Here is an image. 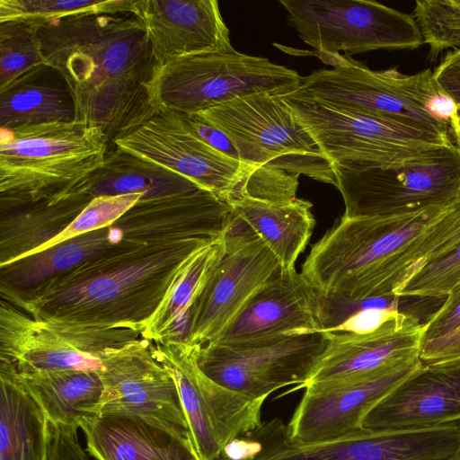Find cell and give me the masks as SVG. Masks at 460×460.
Here are the masks:
<instances>
[{"label": "cell", "mask_w": 460, "mask_h": 460, "mask_svg": "<svg viewBox=\"0 0 460 460\" xmlns=\"http://www.w3.org/2000/svg\"><path fill=\"white\" fill-rule=\"evenodd\" d=\"M420 359L423 363L460 359V326L442 337L423 342Z\"/></svg>", "instance_id": "60d3db41"}, {"label": "cell", "mask_w": 460, "mask_h": 460, "mask_svg": "<svg viewBox=\"0 0 460 460\" xmlns=\"http://www.w3.org/2000/svg\"><path fill=\"white\" fill-rule=\"evenodd\" d=\"M135 0H0V23L22 22L42 25L91 13H132Z\"/></svg>", "instance_id": "d6a6232c"}, {"label": "cell", "mask_w": 460, "mask_h": 460, "mask_svg": "<svg viewBox=\"0 0 460 460\" xmlns=\"http://www.w3.org/2000/svg\"><path fill=\"white\" fill-rule=\"evenodd\" d=\"M0 460H48L49 421L14 370L0 364Z\"/></svg>", "instance_id": "f546056e"}, {"label": "cell", "mask_w": 460, "mask_h": 460, "mask_svg": "<svg viewBox=\"0 0 460 460\" xmlns=\"http://www.w3.org/2000/svg\"><path fill=\"white\" fill-rule=\"evenodd\" d=\"M123 240L120 230L111 225L0 266L1 299L25 294Z\"/></svg>", "instance_id": "484cf974"}, {"label": "cell", "mask_w": 460, "mask_h": 460, "mask_svg": "<svg viewBox=\"0 0 460 460\" xmlns=\"http://www.w3.org/2000/svg\"><path fill=\"white\" fill-rule=\"evenodd\" d=\"M198 189L201 188L188 178L114 146L103 165L75 190L93 198L141 194L145 199Z\"/></svg>", "instance_id": "4dcf8cb0"}, {"label": "cell", "mask_w": 460, "mask_h": 460, "mask_svg": "<svg viewBox=\"0 0 460 460\" xmlns=\"http://www.w3.org/2000/svg\"><path fill=\"white\" fill-rule=\"evenodd\" d=\"M186 116L192 128L204 141L221 153L239 160L234 146L223 132L207 123L197 115L186 114Z\"/></svg>", "instance_id": "b9f144b4"}, {"label": "cell", "mask_w": 460, "mask_h": 460, "mask_svg": "<svg viewBox=\"0 0 460 460\" xmlns=\"http://www.w3.org/2000/svg\"><path fill=\"white\" fill-rule=\"evenodd\" d=\"M100 358L104 386L101 414L139 418L193 447L176 384L153 356L148 340L140 337L108 348L100 354Z\"/></svg>", "instance_id": "5bb4252c"}, {"label": "cell", "mask_w": 460, "mask_h": 460, "mask_svg": "<svg viewBox=\"0 0 460 460\" xmlns=\"http://www.w3.org/2000/svg\"><path fill=\"white\" fill-rule=\"evenodd\" d=\"M412 15L430 60L448 49H460V0H417Z\"/></svg>", "instance_id": "e575fe53"}, {"label": "cell", "mask_w": 460, "mask_h": 460, "mask_svg": "<svg viewBox=\"0 0 460 460\" xmlns=\"http://www.w3.org/2000/svg\"><path fill=\"white\" fill-rule=\"evenodd\" d=\"M75 120L71 91L49 65L30 70L0 90V128Z\"/></svg>", "instance_id": "f1b7e54d"}, {"label": "cell", "mask_w": 460, "mask_h": 460, "mask_svg": "<svg viewBox=\"0 0 460 460\" xmlns=\"http://www.w3.org/2000/svg\"><path fill=\"white\" fill-rule=\"evenodd\" d=\"M0 211L73 192L109 151L101 127L75 120L0 128Z\"/></svg>", "instance_id": "277c9868"}, {"label": "cell", "mask_w": 460, "mask_h": 460, "mask_svg": "<svg viewBox=\"0 0 460 460\" xmlns=\"http://www.w3.org/2000/svg\"><path fill=\"white\" fill-rule=\"evenodd\" d=\"M323 332L326 348L300 389L362 380L420 359L424 324L414 315L392 308L370 331Z\"/></svg>", "instance_id": "e0dca14e"}, {"label": "cell", "mask_w": 460, "mask_h": 460, "mask_svg": "<svg viewBox=\"0 0 460 460\" xmlns=\"http://www.w3.org/2000/svg\"><path fill=\"white\" fill-rule=\"evenodd\" d=\"M432 77L438 89L460 110V49L447 52Z\"/></svg>", "instance_id": "ab89813d"}, {"label": "cell", "mask_w": 460, "mask_h": 460, "mask_svg": "<svg viewBox=\"0 0 460 460\" xmlns=\"http://www.w3.org/2000/svg\"><path fill=\"white\" fill-rule=\"evenodd\" d=\"M14 372L49 423L79 429L84 420L101 414L104 386L100 371Z\"/></svg>", "instance_id": "83f0119b"}, {"label": "cell", "mask_w": 460, "mask_h": 460, "mask_svg": "<svg viewBox=\"0 0 460 460\" xmlns=\"http://www.w3.org/2000/svg\"><path fill=\"white\" fill-rule=\"evenodd\" d=\"M0 364L19 374L103 370L85 330L35 319L4 299L0 303Z\"/></svg>", "instance_id": "d6986e66"}, {"label": "cell", "mask_w": 460, "mask_h": 460, "mask_svg": "<svg viewBox=\"0 0 460 460\" xmlns=\"http://www.w3.org/2000/svg\"><path fill=\"white\" fill-rule=\"evenodd\" d=\"M227 234L196 255L170 296L145 327L142 338L150 341H182L190 307L226 254Z\"/></svg>", "instance_id": "1f68e13d"}, {"label": "cell", "mask_w": 460, "mask_h": 460, "mask_svg": "<svg viewBox=\"0 0 460 460\" xmlns=\"http://www.w3.org/2000/svg\"><path fill=\"white\" fill-rule=\"evenodd\" d=\"M48 65L66 80L75 120L102 128L110 144L159 111L160 70L147 33L132 13H91L40 26Z\"/></svg>", "instance_id": "6da1fadb"}, {"label": "cell", "mask_w": 460, "mask_h": 460, "mask_svg": "<svg viewBox=\"0 0 460 460\" xmlns=\"http://www.w3.org/2000/svg\"><path fill=\"white\" fill-rule=\"evenodd\" d=\"M302 82L295 70L234 49L184 56L164 64L157 75L155 98L160 109L194 115L255 93L287 95Z\"/></svg>", "instance_id": "9c48e42d"}, {"label": "cell", "mask_w": 460, "mask_h": 460, "mask_svg": "<svg viewBox=\"0 0 460 460\" xmlns=\"http://www.w3.org/2000/svg\"><path fill=\"white\" fill-rule=\"evenodd\" d=\"M226 200L196 190L153 199H139L112 225L123 238L137 243L190 239L217 240L237 224Z\"/></svg>", "instance_id": "ffe728a7"}, {"label": "cell", "mask_w": 460, "mask_h": 460, "mask_svg": "<svg viewBox=\"0 0 460 460\" xmlns=\"http://www.w3.org/2000/svg\"><path fill=\"white\" fill-rule=\"evenodd\" d=\"M39 28L22 22L0 23V90L30 70L48 65L38 36Z\"/></svg>", "instance_id": "836d02e7"}, {"label": "cell", "mask_w": 460, "mask_h": 460, "mask_svg": "<svg viewBox=\"0 0 460 460\" xmlns=\"http://www.w3.org/2000/svg\"><path fill=\"white\" fill-rule=\"evenodd\" d=\"M450 460H460V450L458 451V453L454 456L452 457Z\"/></svg>", "instance_id": "ee69618b"}, {"label": "cell", "mask_w": 460, "mask_h": 460, "mask_svg": "<svg viewBox=\"0 0 460 460\" xmlns=\"http://www.w3.org/2000/svg\"><path fill=\"white\" fill-rule=\"evenodd\" d=\"M460 421V359L421 363L365 417L367 430H409Z\"/></svg>", "instance_id": "44dd1931"}, {"label": "cell", "mask_w": 460, "mask_h": 460, "mask_svg": "<svg viewBox=\"0 0 460 460\" xmlns=\"http://www.w3.org/2000/svg\"><path fill=\"white\" fill-rule=\"evenodd\" d=\"M237 224L226 235L225 256L190 307L182 338L189 345L214 341L280 270L262 241L249 229L235 230Z\"/></svg>", "instance_id": "2e32d148"}, {"label": "cell", "mask_w": 460, "mask_h": 460, "mask_svg": "<svg viewBox=\"0 0 460 460\" xmlns=\"http://www.w3.org/2000/svg\"><path fill=\"white\" fill-rule=\"evenodd\" d=\"M227 202L236 218L276 256L281 271L296 270L315 225L310 201L261 199L234 191Z\"/></svg>", "instance_id": "d4e9b609"}, {"label": "cell", "mask_w": 460, "mask_h": 460, "mask_svg": "<svg viewBox=\"0 0 460 460\" xmlns=\"http://www.w3.org/2000/svg\"><path fill=\"white\" fill-rule=\"evenodd\" d=\"M447 206L385 217L342 216L313 245L300 273L331 300L396 297L408 254Z\"/></svg>", "instance_id": "3957f363"}, {"label": "cell", "mask_w": 460, "mask_h": 460, "mask_svg": "<svg viewBox=\"0 0 460 460\" xmlns=\"http://www.w3.org/2000/svg\"><path fill=\"white\" fill-rule=\"evenodd\" d=\"M301 40L326 62L339 55L415 49L424 44L408 14L370 0H279Z\"/></svg>", "instance_id": "8fae6325"}, {"label": "cell", "mask_w": 460, "mask_h": 460, "mask_svg": "<svg viewBox=\"0 0 460 460\" xmlns=\"http://www.w3.org/2000/svg\"><path fill=\"white\" fill-rule=\"evenodd\" d=\"M80 429L97 460H199L190 444L137 417L99 414Z\"/></svg>", "instance_id": "cb8c5ba5"}, {"label": "cell", "mask_w": 460, "mask_h": 460, "mask_svg": "<svg viewBox=\"0 0 460 460\" xmlns=\"http://www.w3.org/2000/svg\"><path fill=\"white\" fill-rule=\"evenodd\" d=\"M141 197V194H121L93 198L63 232L37 252L75 236L111 226L133 207Z\"/></svg>", "instance_id": "8d00e7d4"}, {"label": "cell", "mask_w": 460, "mask_h": 460, "mask_svg": "<svg viewBox=\"0 0 460 460\" xmlns=\"http://www.w3.org/2000/svg\"><path fill=\"white\" fill-rule=\"evenodd\" d=\"M423 324L422 343L442 337L459 327L460 288L447 296L440 307Z\"/></svg>", "instance_id": "74e56055"}, {"label": "cell", "mask_w": 460, "mask_h": 460, "mask_svg": "<svg viewBox=\"0 0 460 460\" xmlns=\"http://www.w3.org/2000/svg\"><path fill=\"white\" fill-rule=\"evenodd\" d=\"M112 145L166 167L226 201L254 170L204 141L186 114L163 108Z\"/></svg>", "instance_id": "9a60e30c"}, {"label": "cell", "mask_w": 460, "mask_h": 460, "mask_svg": "<svg viewBox=\"0 0 460 460\" xmlns=\"http://www.w3.org/2000/svg\"><path fill=\"white\" fill-rule=\"evenodd\" d=\"M323 329L322 296L296 270H279L210 342H244Z\"/></svg>", "instance_id": "7402d4cb"}, {"label": "cell", "mask_w": 460, "mask_h": 460, "mask_svg": "<svg viewBox=\"0 0 460 460\" xmlns=\"http://www.w3.org/2000/svg\"><path fill=\"white\" fill-rule=\"evenodd\" d=\"M460 450V421L409 430H367L319 442H295L280 419L230 444L217 460H450Z\"/></svg>", "instance_id": "ba28073f"}, {"label": "cell", "mask_w": 460, "mask_h": 460, "mask_svg": "<svg viewBox=\"0 0 460 460\" xmlns=\"http://www.w3.org/2000/svg\"><path fill=\"white\" fill-rule=\"evenodd\" d=\"M283 96L332 166L391 167L434 158L454 145L450 137L384 117L292 93Z\"/></svg>", "instance_id": "8992f818"}, {"label": "cell", "mask_w": 460, "mask_h": 460, "mask_svg": "<svg viewBox=\"0 0 460 460\" xmlns=\"http://www.w3.org/2000/svg\"><path fill=\"white\" fill-rule=\"evenodd\" d=\"M194 115L223 132L239 160L252 168L303 174L336 186L332 164L283 95L255 93Z\"/></svg>", "instance_id": "52a82bcc"}, {"label": "cell", "mask_w": 460, "mask_h": 460, "mask_svg": "<svg viewBox=\"0 0 460 460\" xmlns=\"http://www.w3.org/2000/svg\"><path fill=\"white\" fill-rule=\"evenodd\" d=\"M460 288V245L420 269L396 297L443 298Z\"/></svg>", "instance_id": "d590c367"}, {"label": "cell", "mask_w": 460, "mask_h": 460, "mask_svg": "<svg viewBox=\"0 0 460 460\" xmlns=\"http://www.w3.org/2000/svg\"><path fill=\"white\" fill-rule=\"evenodd\" d=\"M93 198L78 190L1 211L0 266L32 254L63 232Z\"/></svg>", "instance_id": "4316f807"}, {"label": "cell", "mask_w": 460, "mask_h": 460, "mask_svg": "<svg viewBox=\"0 0 460 460\" xmlns=\"http://www.w3.org/2000/svg\"><path fill=\"white\" fill-rule=\"evenodd\" d=\"M150 348L176 384L199 460H217L228 444L261 424L266 399L252 398L211 379L199 366V346L165 340L150 341Z\"/></svg>", "instance_id": "30bf717a"}, {"label": "cell", "mask_w": 460, "mask_h": 460, "mask_svg": "<svg viewBox=\"0 0 460 460\" xmlns=\"http://www.w3.org/2000/svg\"><path fill=\"white\" fill-rule=\"evenodd\" d=\"M450 132L456 139V146L460 147V110L456 109L449 119Z\"/></svg>", "instance_id": "7bdbcfd3"}, {"label": "cell", "mask_w": 460, "mask_h": 460, "mask_svg": "<svg viewBox=\"0 0 460 460\" xmlns=\"http://www.w3.org/2000/svg\"><path fill=\"white\" fill-rule=\"evenodd\" d=\"M332 65V69L303 77L300 87L291 93L451 137L448 123L456 107L438 89L430 69L414 75L395 67L376 71L341 55Z\"/></svg>", "instance_id": "5b68a950"}, {"label": "cell", "mask_w": 460, "mask_h": 460, "mask_svg": "<svg viewBox=\"0 0 460 460\" xmlns=\"http://www.w3.org/2000/svg\"><path fill=\"white\" fill-rule=\"evenodd\" d=\"M48 460H87L77 429L49 423Z\"/></svg>", "instance_id": "f35d334b"}, {"label": "cell", "mask_w": 460, "mask_h": 460, "mask_svg": "<svg viewBox=\"0 0 460 460\" xmlns=\"http://www.w3.org/2000/svg\"><path fill=\"white\" fill-rule=\"evenodd\" d=\"M327 345L324 332L284 335L234 343L208 342L201 346L198 363L217 383L252 398L309 379Z\"/></svg>", "instance_id": "4fadbf2b"}, {"label": "cell", "mask_w": 460, "mask_h": 460, "mask_svg": "<svg viewBox=\"0 0 460 460\" xmlns=\"http://www.w3.org/2000/svg\"><path fill=\"white\" fill-rule=\"evenodd\" d=\"M215 241L137 243L124 239L5 301L40 321L83 328L129 329L141 335L196 255Z\"/></svg>", "instance_id": "7a4b0ae2"}, {"label": "cell", "mask_w": 460, "mask_h": 460, "mask_svg": "<svg viewBox=\"0 0 460 460\" xmlns=\"http://www.w3.org/2000/svg\"><path fill=\"white\" fill-rule=\"evenodd\" d=\"M132 13L160 66L184 56L234 49L217 0H135Z\"/></svg>", "instance_id": "603a6c76"}, {"label": "cell", "mask_w": 460, "mask_h": 460, "mask_svg": "<svg viewBox=\"0 0 460 460\" xmlns=\"http://www.w3.org/2000/svg\"><path fill=\"white\" fill-rule=\"evenodd\" d=\"M417 359L349 383L309 385L287 425L295 442L336 439L363 431L367 414L420 365Z\"/></svg>", "instance_id": "ac0fdd59"}, {"label": "cell", "mask_w": 460, "mask_h": 460, "mask_svg": "<svg viewBox=\"0 0 460 460\" xmlns=\"http://www.w3.org/2000/svg\"><path fill=\"white\" fill-rule=\"evenodd\" d=\"M346 217L405 214L460 197V147L421 162L363 170L332 166Z\"/></svg>", "instance_id": "7c38bea8"}]
</instances>
